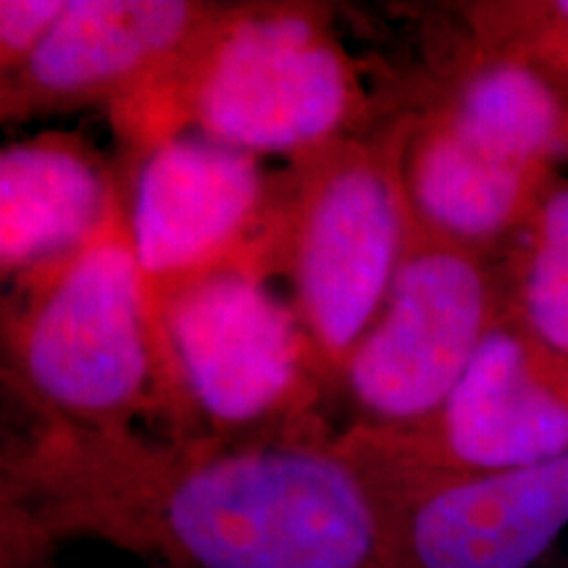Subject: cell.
Masks as SVG:
<instances>
[{
    "instance_id": "6da1fadb",
    "label": "cell",
    "mask_w": 568,
    "mask_h": 568,
    "mask_svg": "<svg viewBox=\"0 0 568 568\" xmlns=\"http://www.w3.org/2000/svg\"><path fill=\"white\" fill-rule=\"evenodd\" d=\"M11 514L169 568H387L379 493L339 437L155 439L38 422L3 464Z\"/></svg>"
},
{
    "instance_id": "7a4b0ae2",
    "label": "cell",
    "mask_w": 568,
    "mask_h": 568,
    "mask_svg": "<svg viewBox=\"0 0 568 568\" xmlns=\"http://www.w3.org/2000/svg\"><path fill=\"white\" fill-rule=\"evenodd\" d=\"M414 109L297 155L280 172L268 276H287L326 382L379 314L410 232L406 148Z\"/></svg>"
},
{
    "instance_id": "3957f363",
    "label": "cell",
    "mask_w": 568,
    "mask_h": 568,
    "mask_svg": "<svg viewBox=\"0 0 568 568\" xmlns=\"http://www.w3.org/2000/svg\"><path fill=\"white\" fill-rule=\"evenodd\" d=\"M6 376L40 422L130 432L176 406L126 219L67 264L24 282L3 318Z\"/></svg>"
},
{
    "instance_id": "277c9868",
    "label": "cell",
    "mask_w": 568,
    "mask_h": 568,
    "mask_svg": "<svg viewBox=\"0 0 568 568\" xmlns=\"http://www.w3.org/2000/svg\"><path fill=\"white\" fill-rule=\"evenodd\" d=\"M372 101L332 27L303 0L224 3L176 82L169 124L251 155H297L368 126Z\"/></svg>"
},
{
    "instance_id": "5b68a950",
    "label": "cell",
    "mask_w": 568,
    "mask_h": 568,
    "mask_svg": "<svg viewBox=\"0 0 568 568\" xmlns=\"http://www.w3.org/2000/svg\"><path fill=\"white\" fill-rule=\"evenodd\" d=\"M180 435L280 439L324 432L332 389L293 303L253 266H226L151 297Z\"/></svg>"
},
{
    "instance_id": "8992f818",
    "label": "cell",
    "mask_w": 568,
    "mask_h": 568,
    "mask_svg": "<svg viewBox=\"0 0 568 568\" xmlns=\"http://www.w3.org/2000/svg\"><path fill=\"white\" fill-rule=\"evenodd\" d=\"M503 314L500 255L414 222L385 303L339 374L353 426L397 429L435 414Z\"/></svg>"
},
{
    "instance_id": "52a82bcc",
    "label": "cell",
    "mask_w": 568,
    "mask_h": 568,
    "mask_svg": "<svg viewBox=\"0 0 568 568\" xmlns=\"http://www.w3.org/2000/svg\"><path fill=\"white\" fill-rule=\"evenodd\" d=\"M337 437L406 481H471L542 464L568 453V366L506 311L435 414Z\"/></svg>"
},
{
    "instance_id": "ba28073f",
    "label": "cell",
    "mask_w": 568,
    "mask_h": 568,
    "mask_svg": "<svg viewBox=\"0 0 568 568\" xmlns=\"http://www.w3.org/2000/svg\"><path fill=\"white\" fill-rule=\"evenodd\" d=\"M224 3L205 0H69L45 45L0 77V119L109 105L130 148L163 134L169 101Z\"/></svg>"
},
{
    "instance_id": "9c48e42d",
    "label": "cell",
    "mask_w": 568,
    "mask_h": 568,
    "mask_svg": "<svg viewBox=\"0 0 568 568\" xmlns=\"http://www.w3.org/2000/svg\"><path fill=\"white\" fill-rule=\"evenodd\" d=\"M126 226L148 297L226 266L268 276L280 172L203 134H174L134 153Z\"/></svg>"
},
{
    "instance_id": "30bf717a",
    "label": "cell",
    "mask_w": 568,
    "mask_h": 568,
    "mask_svg": "<svg viewBox=\"0 0 568 568\" xmlns=\"http://www.w3.org/2000/svg\"><path fill=\"white\" fill-rule=\"evenodd\" d=\"M361 466L379 493L387 568H531L568 529V453L471 481H406Z\"/></svg>"
},
{
    "instance_id": "8fae6325",
    "label": "cell",
    "mask_w": 568,
    "mask_h": 568,
    "mask_svg": "<svg viewBox=\"0 0 568 568\" xmlns=\"http://www.w3.org/2000/svg\"><path fill=\"white\" fill-rule=\"evenodd\" d=\"M126 219V187L88 140L40 132L0 153V272L32 282Z\"/></svg>"
},
{
    "instance_id": "7c38bea8",
    "label": "cell",
    "mask_w": 568,
    "mask_h": 568,
    "mask_svg": "<svg viewBox=\"0 0 568 568\" xmlns=\"http://www.w3.org/2000/svg\"><path fill=\"white\" fill-rule=\"evenodd\" d=\"M556 174L503 159L426 92L414 103L406 190L422 230L471 251L500 255Z\"/></svg>"
},
{
    "instance_id": "4fadbf2b",
    "label": "cell",
    "mask_w": 568,
    "mask_h": 568,
    "mask_svg": "<svg viewBox=\"0 0 568 568\" xmlns=\"http://www.w3.org/2000/svg\"><path fill=\"white\" fill-rule=\"evenodd\" d=\"M424 92L503 159L548 172L568 163V103L556 84L521 55L468 34L460 21Z\"/></svg>"
},
{
    "instance_id": "5bb4252c",
    "label": "cell",
    "mask_w": 568,
    "mask_h": 568,
    "mask_svg": "<svg viewBox=\"0 0 568 568\" xmlns=\"http://www.w3.org/2000/svg\"><path fill=\"white\" fill-rule=\"evenodd\" d=\"M506 311L568 366V176L558 172L500 253Z\"/></svg>"
},
{
    "instance_id": "9a60e30c",
    "label": "cell",
    "mask_w": 568,
    "mask_h": 568,
    "mask_svg": "<svg viewBox=\"0 0 568 568\" xmlns=\"http://www.w3.org/2000/svg\"><path fill=\"white\" fill-rule=\"evenodd\" d=\"M453 11L468 34L537 67L568 103V0H481Z\"/></svg>"
},
{
    "instance_id": "2e32d148",
    "label": "cell",
    "mask_w": 568,
    "mask_h": 568,
    "mask_svg": "<svg viewBox=\"0 0 568 568\" xmlns=\"http://www.w3.org/2000/svg\"><path fill=\"white\" fill-rule=\"evenodd\" d=\"M69 0H0V77L19 71L45 45Z\"/></svg>"
}]
</instances>
